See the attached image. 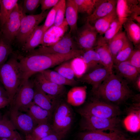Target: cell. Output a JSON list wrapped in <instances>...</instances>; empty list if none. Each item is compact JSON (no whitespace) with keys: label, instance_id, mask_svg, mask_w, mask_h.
<instances>
[{"label":"cell","instance_id":"cell-1","mask_svg":"<svg viewBox=\"0 0 140 140\" xmlns=\"http://www.w3.org/2000/svg\"><path fill=\"white\" fill-rule=\"evenodd\" d=\"M83 51L78 50L65 54H45L19 55L17 58L23 73V80L36 74L58 66L65 61L81 57Z\"/></svg>","mask_w":140,"mask_h":140},{"label":"cell","instance_id":"cell-2","mask_svg":"<svg viewBox=\"0 0 140 140\" xmlns=\"http://www.w3.org/2000/svg\"><path fill=\"white\" fill-rule=\"evenodd\" d=\"M93 93L96 98L116 105L125 102L133 95L128 82L113 72Z\"/></svg>","mask_w":140,"mask_h":140},{"label":"cell","instance_id":"cell-3","mask_svg":"<svg viewBox=\"0 0 140 140\" xmlns=\"http://www.w3.org/2000/svg\"><path fill=\"white\" fill-rule=\"evenodd\" d=\"M0 80L7 93L10 105L23 80V73L17 55L11 57L0 67Z\"/></svg>","mask_w":140,"mask_h":140},{"label":"cell","instance_id":"cell-4","mask_svg":"<svg viewBox=\"0 0 140 140\" xmlns=\"http://www.w3.org/2000/svg\"><path fill=\"white\" fill-rule=\"evenodd\" d=\"M81 116L89 115L104 118L117 117L121 113L117 105L96 98L78 110Z\"/></svg>","mask_w":140,"mask_h":140},{"label":"cell","instance_id":"cell-5","mask_svg":"<svg viewBox=\"0 0 140 140\" xmlns=\"http://www.w3.org/2000/svg\"><path fill=\"white\" fill-rule=\"evenodd\" d=\"M52 124L53 131L64 136L72 124L73 114L70 106L65 102H60L54 111Z\"/></svg>","mask_w":140,"mask_h":140},{"label":"cell","instance_id":"cell-6","mask_svg":"<svg viewBox=\"0 0 140 140\" xmlns=\"http://www.w3.org/2000/svg\"><path fill=\"white\" fill-rule=\"evenodd\" d=\"M81 116V128L83 130L120 131L119 128L121 120L117 117L108 118L89 115Z\"/></svg>","mask_w":140,"mask_h":140},{"label":"cell","instance_id":"cell-7","mask_svg":"<svg viewBox=\"0 0 140 140\" xmlns=\"http://www.w3.org/2000/svg\"><path fill=\"white\" fill-rule=\"evenodd\" d=\"M79 49L76 42L69 33L55 43L42 46L27 53V55L45 54H65Z\"/></svg>","mask_w":140,"mask_h":140},{"label":"cell","instance_id":"cell-8","mask_svg":"<svg viewBox=\"0 0 140 140\" xmlns=\"http://www.w3.org/2000/svg\"><path fill=\"white\" fill-rule=\"evenodd\" d=\"M34 93L33 80H23L14 96L10 108L25 112L32 102Z\"/></svg>","mask_w":140,"mask_h":140},{"label":"cell","instance_id":"cell-9","mask_svg":"<svg viewBox=\"0 0 140 140\" xmlns=\"http://www.w3.org/2000/svg\"><path fill=\"white\" fill-rule=\"evenodd\" d=\"M24 14L22 6L18 3L0 30V36L11 44L18 33L21 19Z\"/></svg>","mask_w":140,"mask_h":140},{"label":"cell","instance_id":"cell-10","mask_svg":"<svg viewBox=\"0 0 140 140\" xmlns=\"http://www.w3.org/2000/svg\"><path fill=\"white\" fill-rule=\"evenodd\" d=\"M116 10L118 20L122 25L128 20L140 24V0H117Z\"/></svg>","mask_w":140,"mask_h":140},{"label":"cell","instance_id":"cell-11","mask_svg":"<svg viewBox=\"0 0 140 140\" xmlns=\"http://www.w3.org/2000/svg\"><path fill=\"white\" fill-rule=\"evenodd\" d=\"M48 12L46 11L36 15L24 14L21 20L20 28L16 37L17 41L23 46L30 34L46 17Z\"/></svg>","mask_w":140,"mask_h":140},{"label":"cell","instance_id":"cell-12","mask_svg":"<svg viewBox=\"0 0 140 140\" xmlns=\"http://www.w3.org/2000/svg\"><path fill=\"white\" fill-rule=\"evenodd\" d=\"M75 35V41L79 49L84 51L94 47L98 33L93 25L86 22L78 29Z\"/></svg>","mask_w":140,"mask_h":140},{"label":"cell","instance_id":"cell-13","mask_svg":"<svg viewBox=\"0 0 140 140\" xmlns=\"http://www.w3.org/2000/svg\"><path fill=\"white\" fill-rule=\"evenodd\" d=\"M9 119L17 130L25 136L31 133L38 125L28 114L10 108Z\"/></svg>","mask_w":140,"mask_h":140},{"label":"cell","instance_id":"cell-14","mask_svg":"<svg viewBox=\"0 0 140 140\" xmlns=\"http://www.w3.org/2000/svg\"><path fill=\"white\" fill-rule=\"evenodd\" d=\"M112 73L102 66L87 72L79 80L91 85L92 86L91 91L93 93L107 77Z\"/></svg>","mask_w":140,"mask_h":140},{"label":"cell","instance_id":"cell-15","mask_svg":"<svg viewBox=\"0 0 140 140\" xmlns=\"http://www.w3.org/2000/svg\"><path fill=\"white\" fill-rule=\"evenodd\" d=\"M35 75L33 80L40 89L46 94L57 98L62 96L65 90V86L56 84L46 79L41 72Z\"/></svg>","mask_w":140,"mask_h":140},{"label":"cell","instance_id":"cell-16","mask_svg":"<svg viewBox=\"0 0 140 140\" xmlns=\"http://www.w3.org/2000/svg\"><path fill=\"white\" fill-rule=\"evenodd\" d=\"M93 49L98 54L101 65L111 73L113 72L114 61L108 44L103 36L98 35L96 42Z\"/></svg>","mask_w":140,"mask_h":140},{"label":"cell","instance_id":"cell-17","mask_svg":"<svg viewBox=\"0 0 140 140\" xmlns=\"http://www.w3.org/2000/svg\"><path fill=\"white\" fill-rule=\"evenodd\" d=\"M34 82V93L32 101L42 108L53 113L59 102L58 101L57 98L45 93Z\"/></svg>","mask_w":140,"mask_h":140},{"label":"cell","instance_id":"cell-18","mask_svg":"<svg viewBox=\"0 0 140 140\" xmlns=\"http://www.w3.org/2000/svg\"><path fill=\"white\" fill-rule=\"evenodd\" d=\"M117 0H102L93 13L87 17L86 22L93 25L98 19L109 14L116 9Z\"/></svg>","mask_w":140,"mask_h":140},{"label":"cell","instance_id":"cell-19","mask_svg":"<svg viewBox=\"0 0 140 140\" xmlns=\"http://www.w3.org/2000/svg\"><path fill=\"white\" fill-rule=\"evenodd\" d=\"M116 74L128 82L133 83L140 73L136 68L128 60L114 64Z\"/></svg>","mask_w":140,"mask_h":140},{"label":"cell","instance_id":"cell-20","mask_svg":"<svg viewBox=\"0 0 140 140\" xmlns=\"http://www.w3.org/2000/svg\"><path fill=\"white\" fill-rule=\"evenodd\" d=\"M25 113L29 115L37 125L50 123L52 118V113L42 108L33 101Z\"/></svg>","mask_w":140,"mask_h":140},{"label":"cell","instance_id":"cell-21","mask_svg":"<svg viewBox=\"0 0 140 140\" xmlns=\"http://www.w3.org/2000/svg\"><path fill=\"white\" fill-rule=\"evenodd\" d=\"M78 12L75 0H66L65 18L69 27V33L75 35L78 29L77 22Z\"/></svg>","mask_w":140,"mask_h":140},{"label":"cell","instance_id":"cell-22","mask_svg":"<svg viewBox=\"0 0 140 140\" xmlns=\"http://www.w3.org/2000/svg\"><path fill=\"white\" fill-rule=\"evenodd\" d=\"M122 134L120 131H110L109 133L103 131H87L81 134L80 140H117Z\"/></svg>","mask_w":140,"mask_h":140},{"label":"cell","instance_id":"cell-23","mask_svg":"<svg viewBox=\"0 0 140 140\" xmlns=\"http://www.w3.org/2000/svg\"><path fill=\"white\" fill-rule=\"evenodd\" d=\"M45 33L43 25L37 26L27 39L23 46V50L28 53L34 50L40 44H42Z\"/></svg>","mask_w":140,"mask_h":140},{"label":"cell","instance_id":"cell-24","mask_svg":"<svg viewBox=\"0 0 140 140\" xmlns=\"http://www.w3.org/2000/svg\"><path fill=\"white\" fill-rule=\"evenodd\" d=\"M87 87L86 86L74 87L68 92L67 97L68 104L78 106L85 102L87 95Z\"/></svg>","mask_w":140,"mask_h":140},{"label":"cell","instance_id":"cell-25","mask_svg":"<svg viewBox=\"0 0 140 140\" xmlns=\"http://www.w3.org/2000/svg\"><path fill=\"white\" fill-rule=\"evenodd\" d=\"M127 37L134 46L140 45V24L128 20L122 25Z\"/></svg>","mask_w":140,"mask_h":140},{"label":"cell","instance_id":"cell-26","mask_svg":"<svg viewBox=\"0 0 140 140\" xmlns=\"http://www.w3.org/2000/svg\"><path fill=\"white\" fill-rule=\"evenodd\" d=\"M128 39L126 34L121 30L108 43L109 49L114 60L118 52L126 42Z\"/></svg>","mask_w":140,"mask_h":140},{"label":"cell","instance_id":"cell-27","mask_svg":"<svg viewBox=\"0 0 140 140\" xmlns=\"http://www.w3.org/2000/svg\"><path fill=\"white\" fill-rule=\"evenodd\" d=\"M40 72L46 79L59 85L73 86L78 83L75 80H71L65 78L54 70L48 69Z\"/></svg>","mask_w":140,"mask_h":140},{"label":"cell","instance_id":"cell-28","mask_svg":"<svg viewBox=\"0 0 140 140\" xmlns=\"http://www.w3.org/2000/svg\"><path fill=\"white\" fill-rule=\"evenodd\" d=\"M53 132L50 123L38 124L31 133L25 136V140H40Z\"/></svg>","mask_w":140,"mask_h":140},{"label":"cell","instance_id":"cell-29","mask_svg":"<svg viewBox=\"0 0 140 140\" xmlns=\"http://www.w3.org/2000/svg\"><path fill=\"white\" fill-rule=\"evenodd\" d=\"M18 0H0V30L8 19Z\"/></svg>","mask_w":140,"mask_h":140},{"label":"cell","instance_id":"cell-30","mask_svg":"<svg viewBox=\"0 0 140 140\" xmlns=\"http://www.w3.org/2000/svg\"><path fill=\"white\" fill-rule=\"evenodd\" d=\"M81 57L87 66V72L102 66L98 54L93 48L84 51Z\"/></svg>","mask_w":140,"mask_h":140},{"label":"cell","instance_id":"cell-31","mask_svg":"<svg viewBox=\"0 0 140 140\" xmlns=\"http://www.w3.org/2000/svg\"><path fill=\"white\" fill-rule=\"evenodd\" d=\"M19 134L10 119L4 116L0 121V138H11Z\"/></svg>","mask_w":140,"mask_h":140},{"label":"cell","instance_id":"cell-32","mask_svg":"<svg viewBox=\"0 0 140 140\" xmlns=\"http://www.w3.org/2000/svg\"><path fill=\"white\" fill-rule=\"evenodd\" d=\"M117 17L115 9L109 14L96 20L93 26L98 34L102 35L104 34L113 21Z\"/></svg>","mask_w":140,"mask_h":140},{"label":"cell","instance_id":"cell-33","mask_svg":"<svg viewBox=\"0 0 140 140\" xmlns=\"http://www.w3.org/2000/svg\"><path fill=\"white\" fill-rule=\"evenodd\" d=\"M102 0H75L78 13L90 15Z\"/></svg>","mask_w":140,"mask_h":140},{"label":"cell","instance_id":"cell-34","mask_svg":"<svg viewBox=\"0 0 140 140\" xmlns=\"http://www.w3.org/2000/svg\"><path fill=\"white\" fill-rule=\"evenodd\" d=\"M140 110L130 112L125 119L124 124L127 129L136 132L140 129Z\"/></svg>","mask_w":140,"mask_h":140},{"label":"cell","instance_id":"cell-35","mask_svg":"<svg viewBox=\"0 0 140 140\" xmlns=\"http://www.w3.org/2000/svg\"><path fill=\"white\" fill-rule=\"evenodd\" d=\"M70 64L75 77L79 79L87 72V66L81 57H75L71 59Z\"/></svg>","mask_w":140,"mask_h":140},{"label":"cell","instance_id":"cell-36","mask_svg":"<svg viewBox=\"0 0 140 140\" xmlns=\"http://www.w3.org/2000/svg\"><path fill=\"white\" fill-rule=\"evenodd\" d=\"M134 45L128 39L123 47L116 56L114 64L127 60L134 48Z\"/></svg>","mask_w":140,"mask_h":140},{"label":"cell","instance_id":"cell-37","mask_svg":"<svg viewBox=\"0 0 140 140\" xmlns=\"http://www.w3.org/2000/svg\"><path fill=\"white\" fill-rule=\"evenodd\" d=\"M122 25L120 23L117 17L111 23L103 36L104 40L108 44L118 33L122 30Z\"/></svg>","mask_w":140,"mask_h":140},{"label":"cell","instance_id":"cell-38","mask_svg":"<svg viewBox=\"0 0 140 140\" xmlns=\"http://www.w3.org/2000/svg\"><path fill=\"white\" fill-rule=\"evenodd\" d=\"M70 60L58 65L56 67L54 70L65 78L70 80L74 81L75 80L74 78L75 76L71 66Z\"/></svg>","mask_w":140,"mask_h":140},{"label":"cell","instance_id":"cell-39","mask_svg":"<svg viewBox=\"0 0 140 140\" xmlns=\"http://www.w3.org/2000/svg\"><path fill=\"white\" fill-rule=\"evenodd\" d=\"M12 50L11 44L0 36V67L6 62Z\"/></svg>","mask_w":140,"mask_h":140},{"label":"cell","instance_id":"cell-40","mask_svg":"<svg viewBox=\"0 0 140 140\" xmlns=\"http://www.w3.org/2000/svg\"><path fill=\"white\" fill-rule=\"evenodd\" d=\"M65 0H59L57 5L55 22L54 25L59 26L63 22L65 19L66 10Z\"/></svg>","mask_w":140,"mask_h":140},{"label":"cell","instance_id":"cell-41","mask_svg":"<svg viewBox=\"0 0 140 140\" xmlns=\"http://www.w3.org/2000/svg\"><path fill=\"white\" fill-rule=\"evenodd\" d=\"M128 60L130 63L140 72V45L134 46Z\"/></svg>","mask_w":140,"mask_h":140},{"label":"cell","instance_id":"cell-42","mask_svg":"<svg viewBox=\"0 0 140 140\" xmlns=\"http://www.w3.org/2000/svg\"><path fill=\"white\" fill-rule=\"evenodd\" d=\"M40 0H24L22 6L24 13H33L40 5Z\"/></svg>","mask_w":140,"mask_h":140},{"label":"cell","instance_id":"cell-43","mask_svg":"<svg viewBox=\"0 0 140 140\" xmlns=\"http://www.w3.org/2000/svg\"><path fill=\"white\" fill-rule=\"evenodd\" d=\"M57 5L52 8L48 12L43 28L45 33L50 28L54 25L55 16Z\"/></svg>","mask_w":140,"mask_h":140},{"label":"cell","instance_id":"cell-44","mask_svg":"<svg viewBox=\"0 0 140 140\" xmlns=\"http://www.w3.org/2000/svg\"><path fill=\"white\" fill-rule=\"evenodd\" d=\"M59 0H40L41 12H44L55 6Z\"/></svg>","mask_w":140,"mask_h":140},{"label":"cell","instance_id":"cell-45","mask_svg":"<svg viewBox=\"0 0 140 140\" xmlns=\"http://www.w3.org/2000/svg\"><path fill=\"white\" fill-rule=\"evenodd\" d=\"M64 136L53 132L40 140H60Z\"/></svg>","mask_w":140,"mask_h":140},{"label":"cell","instance_id":"cell-46","mask_svg":"<svg viewBox=\"0 0 140 140\" xmlns=\"http://www.w3.org/2000/svg\"><path fill=\"white\" fill-rule=\"evenodd\" d=\"M10 104L8 98L5 97H0V109L3 108Z\"/></svg>","mask_w":140,"mask_h":140},{"label":"cell","instance_id":"cell-47","mask_svg":"<svg viewBox=\"0 0 140 140\" xmlns=\"http://www.w3.org/2000/svg\"><path fill=\"white\" fill-rule=\"evenodd\" d=\"M134 86L139 91L140 90V76L139 75L134 82Z\"/></svg>","mask_w":140,"mask_h":140},{"label":"cell","instance_id":"cell-48","mask_svg":"<svg viewBox=\"0 0 140 140\" xmlns=\"http://www.w3.org/2000/svg\"><path fill=\"white\" fill-rule=\"evenodd\" d=\"M5 97L8 98L5 90L0 85V97Z\"/></svg>","mask_w":140,"mask_h":140},{"label":"cell","instance_id":"cell-49","mask_svg":"<svg viewBox=\"0 0 140 140\" xmlns=\"http://www.w3.org/2000/svg\"><path fill=\"white\" fill-rule=\"evenodd\" d=\"M0 140H24L20 135L12 138H0Z\"/></svg>","mask_w":140,"mask_h":140},{"label":"cell","instance_id":"cell-50","mask_svg":"<svg viewBox=\"0 0 140 140\" xmlns=\"http://www.w3.org/2000/svg\"><path fill=\"white\" fill-rule=\"evenodd\" d=\"M117 140H133L131 139L126 138L124 135L122 134L119 138Z\"/></svg>","mask_w":140,"mask_h":140},{"label":"cell","instance_id":"cell-51","mask_svg":"<svg viewBox=\"0 0 140 140\" xmlns=\"http://www.w3.org/2000/svg\"><path fill=\"white\" fill-rule=\"evenodd\" d=\"M2 117L1 114V113H0V121L2 120Z\"/></svg>","mask_w":140,"mask_h":140},{"label":"cell","instance_id":"cell-52","mask_svg":"<svg viewBox=\"0 0 140 140\" xmlns=\"http://www.w3.org/2000/svg\"></svg>","mask_w":140,"mask_h":140}]
</instances>
